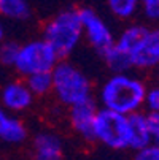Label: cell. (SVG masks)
Masks as SVG:
<instances>
[{"label": "cell", "mask_w": 159, "mask_h": 160, "mask_svg": "<svg viewBox=\"0 0 159 160\" xmlns=\"http://www.w3.org/2000/svg\"><path fill=\"white\" fill-rule=\"evenodd\" d=\"M146 89L142 81L123 73L110 78L102 89V103L105 108L130 114L145 103Z\"/></svg>", "instance_id": "obj_1"}, {"label": "cell", "mask_w": 159, "mask_h": 160, "mask_svg": "<svg viewBox=\"0 0 159 160\" xmlns=\"http://www.w3.org/2000/svg\"><path fill=\"white\" fill-rule=\"evenodd\" d=\"M83 32L80 10H67L57 14L45 30V40H46L57 57L67 56L80 40Z\"/></svg>", "instance_id": "obj_2"}, {"label": "cell", "mask_w": 159, "mask_h": 160, "mask_svg": "<svg viewBox=\"0 0 159 160\" xmlns=\"http://www.w3.org/2000/svg\"><path fill=\"white\" fill-rule=\"evenodd\" d=\"M53 87L59 98L67 105H77L89 98V81L69 63H59L53 70Z\"/></svg>", "instance_id": "obj_3"}, {"label": "cell", "mask_w": 159, "mask_h": 160, "mask_svg": "<svg viewBox=\"0 0 159 160\" xmlns=\"http://www.w3.org/2000/svg\"><path fill=\"white\" fill-rule=\"evenodd\" d=\"M94 133L96 138L100 140L111 149H124L129 146V122L127 114L113 111V109H102L97 111L94 121Z\"/></svg>", "instance_id": "obj_4"}, {"label": "cell", "mask_w": 159, "mask_h": 160, "mask_svg": "<svg viewBox=\"0 0 159 160\" xmlns=\"http://www.w3.org/2000/svg\"><path fill=\"white\" fill-rule=\"evenodd\" d=\"M56 59L57 54L46 40L32 41L19 49L14 65L21 73L29 76L38 72H51L56 65Z\"/></svg>", "instance_id": "obj_5"}, {"label": "cell", "mask_w": 159, "mask_h": 160, "mask_svg": "<svg viewBox=\"0 0 159 160\" xmlns=\"http://www.w3.org/2000/svg\"><path fill=\"white\" fill-rule=\"evenodd\" d=\"M80 16H81V24H83V30L86 32L91 44L100 52L103 54L110 46L115 44L111 37L110 29L107 27L105 22L91 10V8H83L80 10Z\"/></svg>", "instance_id": "obj_6"}, {"label": "cell", "mask_w": 159, "mask_h": 160, "mask_svg": "<svg viewBox=\"0 0 159 160\" xmlns=\"http://www.w3.org/2000/svg\"><path fill=\"white\" fill-rule=\"evenodd\" d=\"M96 116H97V108H96V103L91 100V97L73 105V108H72L73 128L84 140H96V133H94Z\"/></svg>", "instance_id": "obj_7"}, {"label": "cell", "mask_w": 159, "mask_h": 160, "mask_svg": "<svg viewBox=\"0 0 159 160\" xmlns=\"http://www.w3.org/2000/svg\"><path fill=\"white\" fill-rule=\"evenodd\" d=\"M132 65L139 68H150L159 65V29L148 30L145 38L130 54Z\"/></svg>", "instance_id": "obj_8"}, {"label": "cell", "mask_w": 159, "mask_h": 160, "mask_svg": "<svg viewBox=\"0 0 159 160\" xmlns=\"http://www.w3.org/2000/svg\"><path fill=\"white\" fill-rule=\"evenodd\" d=\"M127 122H129V148L139 151L148 144H151V132L148 127L146 116L142 112H130L127 114Z\"/></svg>", "instance_id": "obj_9"}, {"label": "cell", "mask_w": 159, "mask_h": 160, "mask_svg": "<svg viewBox=\"0 0 159 160\" xmlns=\"http://www.w3.org/2000/svg\"><path fill=\"white\" fill-rule=\"evenodd\" d=\"M35 160H62V143L53 133H40L34 141Z\"/></svg>", "instance_id": "obj_10"}, {"label": "cell", "mask_w": 159, "mask_h": 160, "mask_svg": "<svg viewBox=\"0 0 159 160\" xmlns=\"http://www.w3.org/2000/svg\"><path fill=\"white\" fill-rule=\"evenodd\" d=\"M2 98H3L5 106L14 111H21V109L29 108V105L32 103V90L29 89V86L11 82L3 89Z\"/></svg>", "instance_id": "obj_11"}, {"label": "cell", "mask_w": 159, "mask_h": 160, "mask_svg": "<svg viewBox=\"0 0 159 160\" xmlns=\"http://www.w3.org/2000/svg\"><path fill=\"white\" fill-rule=\"evenodd\" d=\"M102 56H103L105 62L108 63V67L111 68L113 72H116V73H123V72L127 70V68L134 67L130 54L126 52L124 49H121L116 43L113 44V46H110Z\"/></svg>", "instance_id": "obj_12"}, {"label": "cell", "mask_w": 159, "mask_h": 160, "mask_svg": "<svg viewBox=\"0 0 159 160\" xmlns=\"http://www.w3.org/2000/svg\"><path fill=\"white\" fill-rule=\"evenodd\" d=\"M146 32H148V29L143 27V26H132L127 30H124V33L119 37V40H118L116 44H118L121 49H124L126 52L132 54V51L137 48L139 43L145 38Z\"/></svg>", "instance_id": "obj_13"}, {"label": "cell", "mask_w": 159, "mask_h": 160, "mask_svg": "<svg viewBox=\"0 0 159 160\" xmlns=\"http://www.w3.org/2000/svg\"><path fill=\"white\" fill-rule=\"evenodd\" d=\"M26 127L14 118H7L5 124L0 128V138L7 143H19L26 138Z\"/></svg>", "instance_id": "obj_14"}, {"label": "cell", "mask_w": 159, "mask_h": 160, "mask_svg": "<svg viewBox=\"0 0 159 160\" xmlns=\"http://www.w3.org/2000/svg\"><path fill=\"white\" fill-rule=\"evenodd\" d=\"M0 13L13 19H27L30 8L26 0H0Z\"/></svg>", "instance_id": "obj_15"}, {"label": "cell", "mask_w": 159, "mask_h": 160, "mask_svg": "<svg viewBox=\"0 0 159 160\" xmlns=\"http://www.w3.org/2000/svg\"><path fill=\"white\" fill-rule=\"evenodd\" d=\"M29 89L32 94H46L53 87V72H38L29 75Z\"/></svg>", "instance_id": "obj_16"}, {"label": "cell", "mask_w": 159, "mask_h": 160, "mask_svg": "<svg viewBox=\"0 0 159 160\" xmlns=\"http://www.w3.org/2000/svg\"><path fill=\"white\" fill-rule=\"evenodd\" d=\"M139 2L140 0H108V5L115 16L126 19V18H130L137 11Z\"/></svg>", "instance_id": "obj_17"}, {"label": "cell", "mask_w": 159, "mask_h": 160, "mask_svg": "<svg viewBox=\"0 0 159 160\" xmlns=\"http://www.w3.org/2000/svg\"><path fill=\"white\" fill-rule=\"evenodd\" d=\"M19 46L13 41H7L0 46V62L5 65H14L16 57L19 54Z\"/></svg>", "instance_id": "obj_18"}, {"label": "cell", "mask_w": 159, "mask_h": 160, "mask_svg": "<svg viewBox=\"0 0 159 160\" xmlns=\"http://www.w3.org/2000/svg\"><path fill=\"white\" fill-rule=\"evenodd\" d=\"M134 160H159V144H148L139 149Z\"/></svg>", "instance_id": "obj_19"}, {"label": "cell", "mask_w": 159, "mask_h": 160, "mask_svg": "<svg viewBox=\"0 0 159 160\" xmlns=\"http://www.w3.org/2000/svg\"><path fill=\"white\" fill-rule=\"evenodd\" d=\"M146 121H148V127H150L154 144H159V111H150Z\"/></svg>", "instance_id": "obj_20"}, {"label": "cell", "mask_w": 159, "mask_h": 160, "mask_svg": "<svg viewBox=\"0 0 159 160\" xmlns=\"http://www.w3.org/2000/svg\"><path fill=\"white\" fill-rule=\"evenodd\" d=\"M140 2L145 14L153 21H159V0H140Z\"/></svg>", "instance_id": "obj_21"}, {"label": "cell", "mask_w": 159, "mask_h": 160, "mask_svg": "<svg viewBox=\"0 0 159 160\" xmlns=\"http://www.w3.org/2000/svg\"><path fill=\"white\" fill-rule=\"evenodd\" d=\"M7 114H5V111L3 109H0V128H2V125L5 124V121H7Z\"/></svg>", "instance_id": "obj_22"}, {"label": "cell", "mask_w": 159, "mask_h": 160, "mask_svg": "<svg viewBox=\"0 0 159 160\" xmlns=\"http://www.w3.org/2000/svg\"><path fill=\"white\" fill-rule=\"evenodd\" d=\"M2 37H3V29H2V26H0V40H2Z\"/></svg>", "instance_id": "obj_23"}, {"label": "cell", "mask_w": 159, "mask_h": 160, "mask_svg": "<svg viewBox=\"0 0 159 160\" xmlns=\"http://www.w3.org/2000/svg\"><path fill=\"white\" fill-rule=\"evenodd\" d=\"M157 67H159V65H157ZM157 76H159V70H157Z\"/></svg>", "instance_id": "obj_24"}]
</instances>
